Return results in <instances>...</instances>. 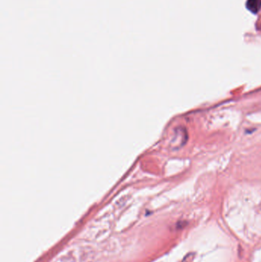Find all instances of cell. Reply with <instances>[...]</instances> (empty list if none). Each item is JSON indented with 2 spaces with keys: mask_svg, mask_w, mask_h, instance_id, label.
Returning a JSON list of instances; mask_svg holds the SVG:
<instances>
[{
  "mask_svg": "<svg viewBox=\"0 0 261 262\" xmlns=\"http://www.w3.org/2000/svg\"><path fill=\"white\" fill-rule=\"evenodd\" d=\"M247 6L251 12H257L261 7V0H248Z\"/></svg>",
  "mask_w": 261,
  "mask_h": 262,
  "instance_id": "obj_1",
  "label": "cell"
}]
</instances>
